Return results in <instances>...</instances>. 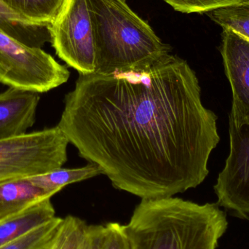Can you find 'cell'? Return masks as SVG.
Here are the masks:
<instances>
[{"instance_id":"obj_1","label":"cell","mask_w":249,"mask_h":249,"mask_svg":"<svg viewBox=\"0 0 249 249\" xmlns=\"http://www.w3.org/2000/svg\"><path fill=\"white\" fill-rule=\"evenodd\" d=\"M216 121L194 70L170 54L146 70L79 74L58 126L115 188L152 200L204 181Z\"/></svg>"},{"instance_id":"obj_2","label":"cell","mask_w":249,"mask_h":249,"mask_svg":"<svg viewBox=\"0 0 249 249\" xmlns=\"http://www.w3.org/2000/svg\"><path fill=\"white\" fill-rule=\"evenodd\" d=\"M228 228L217 203L143 199L124 225L132 249H216Z\"/></svg>"},{"instance_id":"obj_3","label":"cell","mask_w":249,"mask_h":249,"mask_svg":"<svg viewBox=\"0 0 249 249\" xmlns=\"http://www.w3.org/2000/svg\"><path fill=\"white\" fill-rule=\"evenodd\" d=\"M95 48L94 73L143 70L170 55L171 48L126 0H87Z\"/></svg>"},{"instance_id":"obj_4","label":"cell","mask_w":249,"mask_h":249,"mask_svg":"<svg viewBox=\"0 0 249 249\" xmlns=\"http://www.w3.org/2000/svg\"><path fill=\"white\" fill-rule=\"evenodd\" d=\"M70 141L58 125L0 141V182L60 168Z\"/></svg>"},{"instance_id":"obj_5","label":"cell","mask_w":249,"mask_h":249,"mask_svg":"<svg viewBox=\"0 0 249 249\" xmlns=\"http://www.w3.org/2000/svg\"><path fill=\"white\" fill-rule=\"evenodd\" d=\"M70 76L68 69L42 48L27 46L0 29V83L41 93L67 83Z\"/></svg>"},{"instance_id":"obj_6","label":"cell","mask_w":249,"mask_h":249,"mask_svg":"<svg viewBox=\"0 0 249 249\" xmlns=\"http://www.w3.org/2000/svg\"><path fill=\"white\" fill-rule=\"evenodd\" d=\"M230 152L214 185L217 202L231 216L249 222V117L229 114Z\"/></svg>"},{"instance_id":"obj_7","label":"cell","mask_w":249,"mask_h":249,"mask_svg":"<svg viewBox=\"0 0 249 249\" xmlns=\"http://www.w3.org/2000/svg\"><path fill=\"white\" fill-rule=\"evenodd\" d=\"M50 32L55 53L69 67L79 74L94 73V42L87 0H67Z\"/></svg>"},{"instance_id":"obj_8","label":"cell","mask_w":249,"mask_h":249,"mask_svg":"<svg viewBox=\"0 0 249 249\" xmlns=\"http://www.w3.org/2000/svg\"><path fill=\"white\" fill-rule=\"evenodd\" d=\"M220 52L232 93L231 115L249 117V39L223 29Z\"/></svg>"},{"instance_id":"obj_9","label":"cell","mask_w":249,"mask_h":249,"mask_svg":"<svg viewBox=\"0 0 249 249\" xmlns=\"http://www.w3.org/2000/svg\"><path fill=\"white\" fill-rule=\"evenodd\" d=\"M39 93L10 88L0 93V141L26 133L35 122Z\"/></svg>"},{"instance_id":"obj_10","label":"cell","mask_w":249,"mask_h":249,"mask_svg":"<svg viewBox=\"0 0 249 249\" xmlns=\"http://www.w3.org/2000/svg\"><path fill=\"white\" fill-rule=\"evenodd\" d=\"M55 210L51 198L35 203L20 213L0 220V247L20 239L52 221Z\"/></svg>"},{"instance_id":"obj_11","label":"cell","mask_w":249,"mask_h":249,"mask_svg":"<svg viewBox=\"0 0 249 249\" xmlns=\"http://www.w3.org/2000/svg\"><path fill=\"white\" fill-rule=\"evenodd\" d=\"M52 196L35 185L29 178L0 182V220L23 212Z\"/></svg>"},{"instance_id":"obj_12","label":"cell","mask_w":249,"mask_h":249,"mask_svg":"<svg viewBox=\"0 0 249 249\" xmlns=\"http://www.w3.org/2000/svg\"><path fill=\"white\" fill-rule=\"evenodd\" d=\"M50 26L23 18L0 0V29L24 45L42 48L51 42Z\"/></svg>"},{"instance_id":"obj_13","label":"cell","mask_w":249,"mask_h":249,"mask_svg":"<svg viewBox=\"0 0 249 249\" xmlns=\"http://www.w3.org/2000/svg\"><path fill=\"white\" fill-rule=\"evenodd\" d=\"M102 174L99 166L89 163L79 168H63L62 167L50 172L30 177V180L37 187L53 196L65 186L79 182Z\"/></svg>"},{"instance_id":"obj_14","label":"cell","mask_w":249,"mask_h":249,"mask_svg":"<svg viewBox=\"0 0 249 249\" xmlns=\"http://www.w3.org/2000/svg\"><path fill=\"white\" fill-rule=\"evenodd\" d=\"M23 18L51 26L61 14L67 0H1Z\"/></svg>"},{"instance_id":"obj_15","label":"cell","mask_w":249,"mask_h":249,"mask_svg":"<svg viewBox=\"0 0 249 249\" xmlns=\"http://www.w3.org/2000/svg\"><path fill=\"white\" fill-rule=\"evenodd\" d=\"M85 249H132L124 225L110 222L88 226Z\"/></svg>"},{"instance_id":"obj_16","label":"cell","mask_w":249,"mask_h":249,"mask_svg":"<svg viewBox=\"0 0 249 249\" xmlns=\"http://www.w3.org/2000/svg\"><path fill=\"white\" fill-rule=\"evenodd\" d=\"M223 29H231L249 39V0H241L206 13Z\"/></svg>"},{"instance_id":"obj_17","label":"cell","mask_w":249,"mask_h":249,"mask_svg":"<svg viewBox=\"0 0 249 249\" xmlns=\"http://www.w3.org/2000/svg\"><path fill=\"white\" fill-rule=\"evenodd\" d=\"M88 226L79 218L72 216L64 218L51 249H86Z\"/></svg>"},{"instance_id":"obj_18","label":"cell","mask_w":249,"mask_h":249,"mask_svg":"<svg viewBox=\"0 0 249 249\" xmlns=\"http://www.w3.org/2000/svg\"><path fill=\"white\" fill-rule=\"evenodd\" d=\"M63 219L55 216L46 225L32 231L20 239L0 247V249H39L52 242L62 223Z\"/></svg>"},{"instance_id":"obj_19","label":"cell","mask_w":249,"mask_h":249,"mask_svg":"<svg viewBox=\"0 0 249 249\" xmlns=\"http://www.w3.org/2000/svg\"><path fill=\"white\" fill-rule=\"evenodd\" d=\"M54 239H55V238H54ZM53 241L52 242L50 243V244H48V245L45 246V247H42V248L39 249H51V247H52L53 243Z\"/></svg>"}]
</instances>
